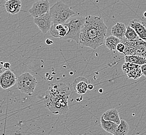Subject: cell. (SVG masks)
<instances>
[{
	"instance_id": "cell-12",
	"label": "cell",
	"mask_w": 146,
	"mask_h": 135,
	"mask_svg": "<svg viewBox=\"0 0 146 135\" xmlns=\"http://www.w3.org/2000/svg\"><path fill=\"white\" fill-rule=\"evenodd\" d=\"M22 3L20 0H9L6 1L5 7L7 12L11 15L17 14L21 11Z\"/></svg>"
},
{
	"instance_id": "cell-3",
	"label": "cell",
	"mask_w": 146,
	"mask_h": 135,
	"mask_svg": "<svg viewBox=\"0 0 146 135\" xmlns=\"http://www.w3.org/2000/svg\"><path fill=\"white\" fill-rule=\"evenodd\" d=\"M49 13L54 24L63 25L76 14L69 6L61 1L56 2L54 4L50 9Z\"/></svg>"
},
{
	"instance_id": "cell-11",
	"label": "cell",
	"mask_w": 146,
	"mask_h": 135,
	"mask_svg": "<svg viewBox=\"0 0 146 135\" xmlns=\"http://www.w3.org/2000/svg\"><path fill=\"white\" fill-rule=\"evenodd\" d=\"M90 82L84 77H78L74 82V89L79 95H84L87 92Z\"/></svg>"
},
{
	"instance_id": "cell-25",
	"label": "cell",
	"mask_w": 146,
	"mask_h": 135,
	"mask_svg": "<svg viewBox=\"0 0 146 135\" xmlns=\"http://www.w3.org/2000/svg\"><path fill=\"white\" fill-rule=\"evenodd\" d=\"M45 43H46V44L47 45H52V44L54 43L53 41H52L51 39H46Z\"/></svg>"
},
{
	"instance_id": "cell-19",
	"label": "cell",
	"mask_w": 146,
	"mask_h": 135,
	"mask_svg": "<svg viewBox=\"0 0 146 135\" xmlns=\"http://www.w3.org/2000/svg\"><path fill=\"white\" fill-rule=\"evenodd\" d=\"M125 37L129 41H135L139 38L136 32L129 25L127 27Z\"/></svg>"
},
{
	"instance_id": "cell-20",
	"label": "cell",
	"mask_w": 146,
	"mask_h": 135,
	"mask_svg": "<svg viewBox=\"0 0 146 135\" xmlns=\"http://www.w3.org/2000/svg\"><path fill=\"white\" fill-rule=\"evenodd\" d=\"M127 75L129 79L134 80H138L142 76H143L141 67L134 69Z\"/></svg>"
},
{
	"instance_id": "cell-26",
	"label": "cell",
	"mask_w": 146,
	"mask_h": 135,
	"mask_svg": "<svg viewBox=\"0 0 146 135\" xmlns=\"http://www.w3.org/2000/svg\"><path fill=\"white\" fill-rule=\"evenodd\" d=\"M94 88V85L89 83L88 85V90H92Z\"/></svg>"
},
{
	"instance_id": "cell-24",
	"label": "cell",
	"mask_w": 146,
	"mask_h": 135,
	"mask_svg": "<svg viewBox=\"0 0 146 135\" xmlns=\"http://www.w3.org/2000/svg\"><path fill=\"white\" fill-rule=\"evenodd\" d=\"M11 67V65L9 62H5L3 64V68L6 70H9Z\"/></svg>"
},
{
	"instance_id": "cell-23",
	"label": "cell",
	"mask_w": 146,
	"mask_h": 135,
	"mask_svg": "<svg viewBox=\"0 0 146 135\" xmlns=\"http://www.w3.org/2000/svg\"><path fill=\"white\" fill-rule=\"evenodd\" d=\"M141 69L142 71V73L143 76L146 77V63L141 65Z\"/></svg>"
},
{
	"instance_id": "cell-8",
	"label": "cell",
	"mask_w": 146,
	"mask_h": 135,
	"mask_svg": "<svg viewBox=\"0 0 146 135\" xmlns=\"http://www.w3.org/2000/svg\"><path fill=\"white\" fill-rule=\"evenodd\" d=\"M17 82V76L10 70L5 71L0 76V85L3 90L13 87Z\"/></svg>"
},
{
	"instance_id": "cell-13",
	"label": "cell",
	"mask_w": 146,
	"mask_h": 135,
	"mask_svg": "<svg viewBox=\"0 0 146 135\" xmlns=\"http://www.w3.org/2000/svg\"><path fill=\"white\" fill-rule=\"evenodd\" d=\"M127 27L123 23H117L111 28V33L112 35L121 39L125 37Z\"/></svg>"
},
{
	"instance_id": "cell-9",
	"label": "cell",
	"mask_w": 146,
	"mask_h": 135,
	"mask_svg": "<svg viewBox=\"0 0 146 135\" xmlns=\"http://www.w3.org/2000/svg\"><path fill=\"white\" fill-rule=\"evenodd\" d=\"M34 22L43 34H46L50 30L52 23L49 12L40 17L34 18Z\"/></svg>"
},
{
	"instance_id": "cell-22",
	"label": "cell",
	"mask_w": 146,
	"mask_h": 135,
	"mask_svg": "<svg viewBox=\"0 0 146 135\" xmlns=\"http://www.w3.org/2000/svg\"><path fill=\"white\" fill-rule=\"evenodd\" d=\"M125 49V45L123 43L120 42L118 44L117 47L116 51L120 53H123Z\"/></svg>"
},
{
	"instance_id": "cell-7",
	"label": "cell",
	"mask_w": 146,
	"mask_h": 135,
	"mask_svg": "<svg viewBox=\"0 0 146 135\" xmlns=\"http://www.w3.org/2000/svg\"><path fill=\"white\" fill-rule=\"evenodd\" d=\"M50 3L48 0L37 1L32 4L29 12L33 18L43 16L50 11Z\"/></svg>"
},
{
	"instance_id": "cell-1",
	"label": "cell",
	"mask_w": 146,
	"mask_h": 135,
	"mask_svg": "<svg viewBox=\"0 0 146 135\" xmlns=\"http://www.w3.org/2000/svg\"><path fill=\"white\" fill-rule=\"evenodd\" d=\"M107 27L101 16L88 15L80 36L79 43L83 47L96 49L104 44Z\"/></svg>"
},
{
	"instance_id": "cell-16",
	"label": "cell",
	"mask_w": 146,
	"mask_h": 135,
	"mask_svg": "<svg viewBox=\"0 0 146 135\" xmlns=\"http://www.w3.org/2000/svg\"><path fill=\"white\" fill-rule=\"evenodd\" d=\"M120 42L121 39L112 35L107 37L105 41V44L107 48L113 51L116 50L117 46Z\"/></svg>"
},
{
	"instance_id": "cell-28",
	"label": "cell",
	"mask_w": 146,
	"mask_h": 135,
	"mask_svg": "<svg viewBox=\"0 0 146 135\" xmlns=\"http://www.w3.org/2000/svg\"><path fill=\"white\" fill-rule=\"evenodd\" d=\"M99 92H101V93L103 92V90H102V89H100V90H99Z\"/></svg>"
},
{
	"instance_id": "cell-21",
	"label": "cell",
	"mask_w": 146,
	"mask_h": 135,
	"mask_svg": "<svg viewBox=\"0 0 146 135\" xmlns=\"http://www.w3.org/2000/svg\"><path fill=\"white\" fill-rule=\"evenodd\" d=\"M50 32L51 35L54 37L56 38H59L60 39V35H59V30H58L56 27V25L54 24L51 25L50 29Z\"/></svg>"
},
{
	"instance_id": "cell-2",
	"label": "cell",
	"mask_w": 146,
	"mask_h": 135,
	"mask_svg": "<svg viewBox=\"0 0 146 135\" xmlns=\"http://www.w3.org/2000/svg\"><path fill=\"white\" fill-rule=\"evenodd\" d=\"M71 93L70 87L62 83L51 85L44 98L46 107L55 114L66 113L68 111V100Z\"/></svg>"
},
{
	"instance_id": "cell-17",
	"label": "cell",
	"mask_w": 146,
	"mask_h": 135,
	"mask_svg": "<svg viewBox=\"0 0 146 135\" xmlns=\"http://www.w3.org/2000/svg\"><path fill=\"white\" fill-rule=\"evenodd\" d=\"M124 59L125 62H132L141 65L146 63V58L139 55H127L125 56Z\"/></svg>"
},
{
	"instance_id": "cell-5",
	"label": "cell",
	"mask_w": 146,
	"mask_h": 135,
	"mask_svg": "<svg viewBox=\"0 0 146 135\" xmlns=\"http://www.w3.org/2000/svg\"><path fill=\"white\" fill-rule=\"evenodd\" d=\"M121 42L125 45L124 56L136 55L146 58V41L139 37L135 41H129L125 37L121 39Z\"/></svg>"
},
{
	"instance_id": "cell-4",
	"label": "cell",
	"mask_w": 146,
	"mask_h": 135,
	"mask_svg": "<svg viewBox=\"0 0 146 135\" xmlns=\"http://www.w3.org/2000/svg\"><path fill=\"white\" fill-rule=\"evenodd\" d=\"M85 20L86 17L79 15L71 17L68 23L64 24V25L68 27V33L65 37H62L61 39L64 40L73 39L77 43V44H79L82 28L85 22Z\"/></svg>"
},
{
	"instance_id": "cell-18",
	"label": "cell",
	"mask_w": 146,
	"mask_h": 135,
	"mask_svg": "<svg viewBox=\"0 0 146 135\" xmlns=\"http://www.w3.org/2000/svg\"><path fill=\"white\" fill-rule=\"evenodd\" d=\"M129 130V125L127 121L121 119L120 123L118 125L115 135H127Z\"/></svg>"
},
{
	"instance_id": "cell-10",
	"label": "cell",
	"mask_w": 146,
	"mask_h": 135,
	"mask_svg": "<svg viewBox=\"0 0 146 135\" xmlns=\"http://www.w3.org/2000/svg\"><path fill=\"white\" fill-rule=\"evenodd\" d=\"M129 25L135 30L141 39L146 41V23L138 19H133L129 21Z\"/></svg>"
},
{
	"instance_id": "cell-6",
	"label": "cell",
	"mask_w": 146,
	"mask_h": 135,
	"mask_svg": "<svg viewBox=\"0 0 146 135\" xmlns=\"http://www.w3.org/2000/svg\"><path fill=\"white\" fill-rule=\"evenodd\" d=\"M37 81L35 76L29 72H25L17 78V88L21 93L32 95L34 92Z\"/></svg>"
},
{
	"instance_id": "cell-14",
	"label": "cell",
	"mask_w": 146,
	"mask_h": 135,
	"mask_svg": "<svg viewBox=\"0 0 146 135\" xmlns=\"http://www.w3.org/2000/svg\"><path fill=\"white\" fill-rule=\"evenodd\" d=\"M101 126L102 128L106 132L115 135L118 126V124L112 121L106 120L102 116L101 118Z\"/></svg>"
},
{
	"instance_id": "cell-15",
	"label": "cell",
	"mask_w": 146,
	"mask_h": 135,
	"mask_svg": "<svg viewBox=\"0 0 146 135\" xmlns=\"http://www.w3.org/2000/svg\"><path fill=\"white\" fill-rule=\"evenodd\" d=\"M102 116L105 120L112 121L118 125L121 122V119L120 118L118 110L115 108L107 110L103 113Z\"/></svg>"
},
{
	"instance_id": "cell-29",
	"label": "cell",
	"mask_w": 146,
	"mask_h": 135,
	"mask_svg": "<svg viewBox=\"0 0 146 135\" xmlns=\"http://www.w3.org/2000/svg\"><path fill=\"white\" fill-rule=\"evenodd\" d=\"M6 1H9V0H5Z\"/></svg>"
},
{
	"instance_id": "cell-27",
	"label": "cell",
	"mask_w": 146,
	"mask_h": 135,
	"mask_svg": "<svg viewBox=\"0 0 146 135\" xmlns=\"http://www.w3.org/2000/svg\"><path fill=\"white\" fill-rule=\"evenodd\" d=\"M143 17H145V18H146V11L144 12V13H143Z\"/></svg>"
}]
</instances>
